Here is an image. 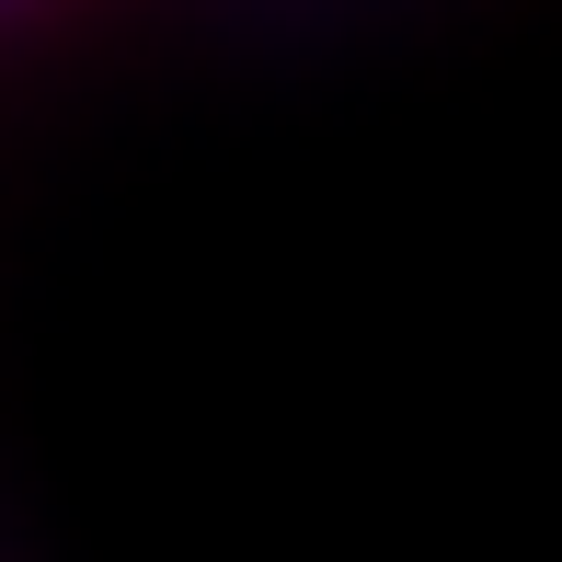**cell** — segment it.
<instances>
[{"instance_id":"cell-1","label":"cell","mask_w":562,"mask_h":562,"mask_svg":"<svg viewBox=\"0 0 562 562\" xmlns=\"http://www.w3.org/2000/svg\"><path fill=\"white\" fill-rule=\"evenodd\" d=\"M0 12H12V0H0Z\"/></svg>"}]
</instances>
